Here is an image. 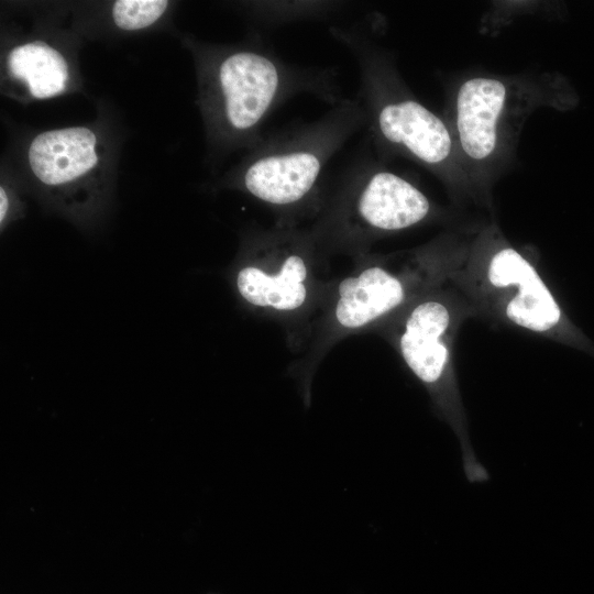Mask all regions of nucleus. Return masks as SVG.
Listing matches in <instances>:
<instances>
[{
  "label": "nucleus",
  "instance_id": "obj_1",
  "mask_svg": "<svg viewBox=\"0 0 594 594\" xmlns=\"http://www.w3.org/2000/svg\"><path fill=\"white\" fill-rule=\"evenodd\" d=\"M462 245L440 237L407 251H371L352 258L345 275L331 279L309 336L288 367L306 407L328 352L348 337L373 332L416 297L447 282Z\"/></svg>",
  "mask_w": 594,
  "mask_h": 594
},
{
  "label": "nucleus",
  "instance_id": "obj_2",
  "mask_svg": "<svg viewBox=\"0 0 594 594\" xmlns=\"http://www.w3.org/2000/svg\"><path fill=\"white\" fill-rule=\"evenodd\" d=\"M198 57L201 111L211 142L222 150L253 147L273 112L298 95L332 106L342 99L333 69L286 62L261 36L204 46Z\"/></svg>",
  "mask_w": 594,
  "mask_h": 594
},
{
  "label": "nucleus",
  "instance_id": "obj_3",
  "mask_svg": "<svg viewBox=\"0 0 594 594\" xmlns=\"http://www.w3.org/2000/svg\"><path fill=\"white\" fill-rule=\"evenodd\" d=\"M365 125L361 100L342 98L317 120L263 135L227 183L268 208L275 226L310 223L326 196L327 166Z\"/></svg>",
  "mask_w": 594,
  "mask_h": 594
},
{
  "label": "nucleus",
  "instance_id": "obj_4",
  "mask_svg": "<svg viewBox=\"0 0 594 594\" xmlns=\"http://www.w3.org/2000/svg\"><path fill=\"white\" fill-rule=\"evenodd\" d=\"M329 260L308 227L274 224L244 235L229 282L239 302L278 323L298 353L333 278Z\"/></svg>",
  "mask_w": 594,
  "mask_h": 594
},
{
  "label": "nucleus",
  "instance_id": "obj_5",
  "mask_svg": "<svg viewBox=\"0 0 594 594\" xmlns=\"http://www.w3.org/2000/svg\"><path fill=\"white\" fill-rule=\"evenodd\" d=\"M473 316L469 301L448 279L416 297L372 333L393 346L426 389L433 411L454 431L461 446L466 479L484 482L488 475L470 443L453 363L458 331Z\"/></svg>",
  "mask_w": 594,
  "mask_h": 594
},
{
  "label": "nucleus",
  "instance_id": "obj_6",
  "mask_svg": "<svg viewBox=\"0 0 594 594\" xmlns=\"http://www.w3.org/2000/svg\"><path fill=\"white\" fill-rule=\"evenodd\" d=\"M440 209L410 179L372 157L350 164L328 185L322 206L307 226L331 258L371 252L378 240L438 219Z\"/></svg>",
  "mask_w": 594,
  "mask_h": 594
},
{
  "label": "nucleus",
  "instance_id": "obj_7",
  "mask_svg": "<svg viewBox=\"0 0 594 594\" xmlns=\"http://www.w3.org/2000/svg\"><path fill=\"white\" fill-rule=\"evenodd\" d=\"M329 32L356 62L358 98L376 148L410 158L451 182L454 153L460 152L449 125L410 94L389 54L365 26L333 25Z\"/></svg>",
  "mask_w": 594,
  "mask_h": 594
},
{
  "label": "nucleus",
  "instance_id": "obj_8",
  "mask_svg": "<svg viewBox=\"0 0 594 594\" xmlns=\"http://www.w3.org/2000/svg\"><path fill=\"white\" fill-rule=\"evenodd\" d=\"M449 280L475 316L544 338L572 340V329L536 264L496 226L463 243Z\"/></svg>",
  "mask_w": 594,
  "mask_h": 594
},
{
  "label": "nucleus",
  "instance_id": "obj_9",
  "mask_svg": "<svg viewBox=\"0 0 594 594\" xmlns=\"http://www.w3.org/2000/svg\"><path fill=\"white\" fill-rule=\"evenodd\" d=\"M579 102L569 81L551 75L547 81L474 76L458 88L455 141L460 154L477 167L490 166L509 148L528 114L537 107L570 110Z\"/></svg>",
  "mask_w": 594,
  "mask_h": 594
},
{
  "label": "nucleus",
  "instance_id": "obj_10",
  "mask_svg": "<svg viewBox=\"0 0 594 594\" xmlns=\"http://www.w3.org/2000/svg\"><path fill=\"white\" fill-rule=\"evenodd\" d=\"M97 134L86 127L44 131L30 143L28 162L37 182L59 195L75 194L99 168Z\"/></svg>",
  "mask_w": 594,
  "mask_h": 594
},
{
  "label": "nucleus",
  "instance_id": "obj_11",
  "mask_svg": "<svg viewBox=\"0 0 594 594\" xmlns=\"http://www.w3.org/2000/svg\"><path fill=\"white\" fill-rule=\"evenodd\" d=\"M7 69L33 99L56 97L67 89L69 82V68L65 56L43 41L14 46L7 57Z\"/></svg>",
  "mask_w": 594,
  "mask_h": 594
},
{
  "label": "nucleus",
  "instance_id": "obj_12",
  "mask_svg": "<svg viewBox=\"0 0 594 594\" xmlns=\"http://www.w3.org/2000/svg\"><path fill=\"white\" fill-rule=\"evenodd\" d=\"M343 6L339 1H261L253 2L254 18L271 29L288 23L319 20L331 15Z\"/></svg>",
  "mask_w": 594,
  "mask_h": 594
},
{
  "label": "nucleus",
  "instance_id": "obj_13",
  "mask_svg": "<svg viewBox=\"0 0 594 594\" xmlns=\"http://www.w3.org/2000/svg\"><path fill=\"white\" fill-rule=\"evenodd\" d=\"M168 4V1L162 0H120L113 3L111 15L119 29L136 31L158 21Z\"/></svg>",
  "mask_w": 594,
  "mask_h": 594
},
{
  "label": "nucleus",
  "instance_id": "obj_14",
  "mask_svg": "<svg viewBox=\"0 0 594 594\" xmlns=\"http://www.w3.org/2000/svg\"><path fill=\"white\" fill-rule=\"evenodd\" d=\"M10 210L9 195L3 186L0 188V222L1 226L6 222Z\"/></svg>",
  "mask_w": 594,
  "mask_h": 594
}]
</instances>
